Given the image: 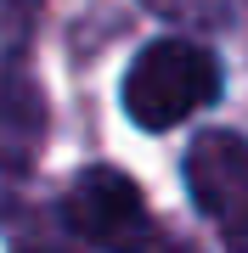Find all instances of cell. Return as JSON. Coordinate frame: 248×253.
<instances>
[{"label": "cell", "instance_id": "cell-1", "mask_svg": "<svg viewBox=\"0 0 248 253\" xmlns=\"http://www.w3.org/2000/svg\"><path fill=\"white\" fill-rule=\"evenodd\" d=\"M220 96V62L192 40H152L124 73V113L141 129H175Z\"/></svg>", "mask_w": 248, "mask_h": 253}, {"label": "cell", "instance_id": "cell-2", "mask_svg": "<svg viewBox=\"0 0 248 253\" xmlns=\"http://www.w3.org/2000/svg\"><path fill=\"white\" fill-rule=\"evenodd\" d=\"M68 225H74L91 248L101 253H147L152 248V214H147V197L141 186L130 180L124 169H85L74 186H68V203H62Z\"/></svg>", "mask_w": 248, "mask_h": 253}, {"label": "cell", "instance_id": "cell-3", "mask_svg": "<svg viewBox=\"0 0 248 253\" xmlns=\"http://www.w3.org/2000/svg\"><path fill=\"white\" fill-rule=\"evenodd\" d=\"M186 186L192 203L220 225L226 242L248 248V141L231 129H209L186 152Z\"/></svg>", "mask_w": 248, "mask_h": 253}, {"label": "cell", "instance_id": "cell-4", "mask_svg": "<svg viewBox=\"0 0 248 253\" xmlns=\"http://www.w3.org/2000/svg\"><path fill=\"white\" fill-rule=\"evenodd\" d=\"M46 141V96L23 68H0V174L34 169V152Z\"/></svg>", "mask_w": 248, "mask_h": 253}, {"label": "cell", "instance_id": "cell-5", "mask_svg": "<svg viewBox=\"0 0 248 253\" xmlns=\"http://www.w3.org/2000/svg\"><path fill=\"white\" fill-rule=\"evenodd\" d=\"M147 253H198L192 242H158V248H147Z\"/></svg>", "mask_w": 248, "mask_h": 253}, {"label": "cell", "instance_id": "cell-6", "mask_svg": "<svg viewBox=\"0 0 248 253\" xmlns=\"http://www.w3.org/2000/svg\"><path fill=\"white\" fill-rule=\"evenodd\" d=\"M17 253H62V248H17Z\"/></svg>", "mask_w": 248, "mask_h": 253}]
</instances>
